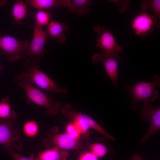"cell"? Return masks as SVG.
<instances>
[{"instance_id": "6da1fadb", "label": "cell", "mask_w": 160, "mask_h": 160, "mask_svg": "<svg viewBox=\"0 0 160 160\" xmlns=\"http://www.w3.org/2000/svg\"><path fill=\"white\" fill-rule=\"evenodd\" d=\"M15 81L17 86L23 90L30 100L45 108L47 114L54 115L58 113L60 102L53 100L46 93L35 87L25 72L16 76Z\"/></svg>"}, {"instance_id": "7a4b0ae2", "label": "cell", "mask_w": 160, "mask_h": 160, "mask_svg": "<svg viewBox=\"0 0 160 160\" xmlns=\"http://www.w3.org/2000/svg\"><path fill=\"white\" fill-rule=\"evenodd\" d=\"M150 82L138 81L133 86L128 85L127 88L133 97L132 108L136 110L140 102L151 103L158 100L159 92L157 88L160 87V77L159 75H154Z\"/></svg>"}, {"instance_id": "3957f363", "label": "cell", "mask_w": 160, "mask_h": 160, "mask_svg": "<svg viewBox=\"0 0 160 160\" xmlns=\"http://www.w3.org/2000/svg\"><path fill=\"white\" fill-rule=\"evenodd\" d=\"M25 68V72L29 79L40 88L55 93L65 94L68 92L67 87L59 86L35 65L26 64Z\"/></svg>"}, {"instance_id": "277c9868", "label": "cell", "mask_w": 160, "mask_h": 160, "mask_svg": "<svg viewBox=\"0 0 160 160\" xmlns=\"http://www.w3.org/2000/svg\"><path fill=\"white\" fill-rule=\"evenodd\" d=\"M141 108V117L143 121H150L149 126L146 132L139 142L144 144L148 140L160 130V108H153L151 103L143 102Z\"/></svg>"}, {"instance_id": "5b68a950", "label": "cell", "mask_w": 160, "mask_h": 160, "mask_svg": "<svg viewBox=\"0 0 160 160\" xmlns=\"http://www.w3.org/2000/svg\"><path fill=\"white\" fill-rule=\"evenodd\" d=\"M29 43L27 41H20L9 36L0 37V48L7 53L8 60L10 62L24 58Z\"/></svg>"}, {"instance_id": "8992f818", "label": "cell", "mask_w": 160, "mask_h": 160, "mask_svg": "<svg viewBox=\"0 0 160 160\" xmlns=\"http://www.w3.org/2000/svg\"><path fill=\"white\" fill-rule=\"evenodd\" d=\"M48 36L42 27L35 23L33 37L24 58L29 57L36 61L38 60L46 52L44 45Z\"/></svg>"}, {"instance_id": "52a82bcc", "label": "cell", "mask_w": 160, "mask_h": 160, "mask_svg": "<svg viewBox=\"0 0 160 160\" xmlns=\"http://www.w3.org/2000/svg\"><path fill=\"white\" fill-rule=\"evenodd\" d=\"M120 60L118 54H108L103 52L95 54L92 57V60L94 63H101L103 64L106 72L116 88L118 87V67Z\"/></svg>"}, {"instance_id": "ba28073f", "label": "cell", "mask_w": 160, "mask_h": 160, "mask_svg": "<svg viewBox=\"0 0 160 160\" xmlns=\"http://www.w3.org/2000/svg\"><path fill=\"white\" fill-rule=\"evenodd\" d=\"M14 121H1L0 123V144L3 145L4 149L16 148L20 150L22 146L20 143H16V142L20 139V136L14 127Z\"/></svg>"}, {"instance_id": "9c48e42d", "label": "cell", "mask_w": 160, "mask_h": 160, "mask_svg": "<svg viewBox=\"0 0 160 160\" xmlns=\"http://www.w3.org/2000/svg\"><path fill=\"white\" fill-rule=\"evenodd\" d=\"M98 32V37L96 40V46L103 50V52L108 54H118L122 50L116 41L111 32L105 28H96Z\"/></svg>"}, {"instance_id": "30bf717a", "label": "cell", "mask_w": 160, "mask_h": 160, "mask_svg": "<svg viewBox=\"0 0 160 160\" xmlns=\"http://www.w3.org/2000/svg\"><path fill=\"white\" fill-rule=\"evenodd\" d=\"M154 23L153 16L142 12L134 18L132 26L136 35L144 36L152 31Z\"/></svg>"}, {"instance_id": "8fae6325", "label": "cell", "mask_w": 160, "mask_h": 160, "mask_svg": "<svg viewBox=\"0 0 160 160\" xmlns=\"http://www.w3.org/2000/svg\"><path fill=\"white\" fill-rule=\"evenodd\" d=\"M50 143L62 150H71L78 148V139L75 138L67 133H60L52 136L50 140Z\"/></svg>"}, {"instance_id": "7c38bea8", "label": "cell", "mask_w": 160, "mask_h": 160, "mask_svg": "<svg viewBox=\"0 0 160 160\" xmlns=\"http://www.w3.org/2000/svg\"><path fill=\"white\" fill-rule=\"evenodd\" d=\"M47 26L48 35L61 43L65 42L66 38L64 33L69 30L65 23L53 20L50 21Z\"/></svg>"}, {"instance_id": "4fadbf2b", "label": "cell", "mask_w": 160, "mask_h": 160, "mask_svg": "<svg viewBox=\"0 0 160 160\" xmlns=\"http://www.w3.org/2000/svg\"><path fill=\"white\" fill-rule=\"evenodd\" d=\"M92 4L89 0H65L64 6L70 13L82 15L90 12Z\"/></svg>"}, {"instance_id": "5bb4252c", "label": "cell", "mask_w": 160, "mask_h": 160, "mask_svg": "<svg viewBox=\"0 0 160 160\" xmlns=\"http://www.w3.org/2000/svg\"><path fill=\"white\" fill-rule=\"evenodd\" d=\"M68 154L63 150L54 147L40 152L37 160H67Z\"/></svg>"}, {"instance_id": "9a60e30c", "label": "cell", "mask_w": 160, "mask_h": 160, "mask_svg": "<svg viewBox=\"0 0 160 160\" xmlns=\"http://www.w3.org/2000/svg\"><path fill=\"white\" fill-rule=\"evenodd\" d=\"M25 2L26 4L39 10H44L64 6L65 0H27Z\"/></svg>"}, {"instance_id": "2e32d148", "label": "cell", "mask_w": 160, "mask_h": 160, "mask_svg": "<svg viewBox=\"0 0 160 160\" xmlns=\"http://www.w3.org/2000/svg\"><path fill=\"white\" fill-rule=\"evenodd\" d=\"M9 97H6L0 101V119L2 120L14 121L17 118V113L11 109Z\"/></svg>"}, {"instance_id": "e0dca14e", "label": "cell", "mask_w": 160, "mask_h": 160, "mask_svg": "<svg viewBox=\"0 0 160 160\" xmlns=\"http://www.w3.org/2000/svg\"><path fill=\"white\" fill-rule=\"evenodd\" d=\"M27 11L26 4L24 1H16L13 5L12 14L14 20L17 24L25 17Z\"/></svg>"}, {"instance_id": "ac0fdd59", "label": "cell", "mask_w": 160, "mask_h": 160, "mask_svg": "<svg viewBox=\"0 0 160 160\" xmlns=\"http://www.w3.org/2000/svg\"><path fill=\"white\" fill-rule=\"evenodd\" d=\"M23 129L24 133L27 136L33 137L37 135L39 128L37 124L35 121L30 120L24 124Z\"/></svg>"}, {"instance_id": "d6986e66", "label": "cell", "mask_w": 160, "mask_h": 160, "mask_svg": "<svg viewBox=\"0 0 160 160\" xmlns=\"http://www.w3.org/2000/svg\"><path fill=\"white\" fill-rule=\"evenodd\" d=\"M51 15L44 10H39L35 15V23L42 27L47 25L50 22Z\"/></svg>"}, {"instance_id": "ffe728a7", "label": "cell", "mask_w": 160, "mask_h": 160, "mask_svg": "<svg viewBox=\"0 0 160 160\" xmlns=\"http://www.w3.org/2000/svg\"><path fill=\"white\" fill-rule=\"evenodd\" d=\"M89 149L90 151L98 158L104 156L108 152L106 147L99 143L92 144L89 147Z\"/></svg>"}, {"instance_id": "44dd1931", "label": "cell", "mask_w": 160, "mask_h": 160, "mask_svg": "<svg viewBox=\"0 0 160 160\" xmlns=\"http://www.w3.org/2000/svg\"><path fill=\"white\" fill-rule=\"evenodd\" d=\"M143 7L144 9L149 8L153 13L155 17H159L160 15V0H153L145 1L143 4Z\"/></svg>"}, {"instance_id": "7402d4cb", "label": "cell", "mask_w": 160, "mask_h": 160, "mask_svg": "<svg viewBox=\"0 0 160 160\" xmlns=\"http://www.w3.org/2000/svg\"><path fill=\"white\" fill-rule=\"evenodd\" d=\"M14 160H37L32 155L29 157H27L15 152L13 149L7 148L4 149Z\"/></svg>"}, {"instance_id": "603a6c76", "label": "cell", "mask_w": 160, "mask_h": 160, "mask_svg": "<svg viewBox=\"0 0 160 160\" xmlns=\"http://www.w3.org/2000/svg\"><path fill=\"white\" fill-rule=\"evenodd\" d=\"M66 130L67 133L74 137L78 139L81 133L74 123H69L66 126Z\"/></svg>"}, {"instance_id": "cb8c5ba5", "label": "cell", "mask_w": 160, "mask_h": 160, "mask_svg": "<svg viewBox=\"0 0 160 160\" xmlns=\"http://www.w3.org/2000/svg\"><path fill=\"white\" fill-rule=\"evenodd\" d=\"M78 160H98V158L90 151H87L81 154Z\"/></svg>"}, {"instance_id": "d4e9b609", "label": "cell", "mask_w": 160, "mask_h": 160, "mask_svg": "<svg viewBox=\"0 0 160 160\" xmlns=\"http://www.w3.org/2000/svg\"><path fill=\"white\" fill-rule=\"evenodd\" d=\"M131 160H143L138 155H135Z\"/></svg>"}, {"instance_id": "484cf974", "label": "cell", "mask_w": 160, "mask_h": 160, "mask_svg": "<svg viewBox=\"0 0 160 160\" xmlns=\"http://www.w3.org/2000/svg\"><path fill=\"white\" fill-rule=\"evenodd\" d=\"M1 66L0 65V70H1Z\"/></svg>"}]
</instances>
